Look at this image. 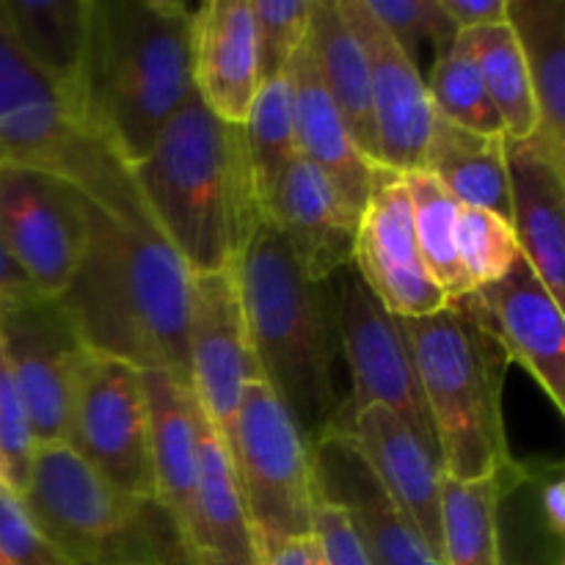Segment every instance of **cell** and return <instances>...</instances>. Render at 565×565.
Here are the masks:
<instances>
[{
  "instance_id": "cb8c5ba5",
  "label": "cell",
  "mask_w": 565,
  "mask_h": 565,
  "mask_svg": "<svg viewBox=\"0 0 565 565\" xmlns=\"http://www.w3.org/2000/svg\"><path fill=\"white\" fill-rule=\"evenodd\" d=\"M290 86L292 130H296V147L307 163H312L337 196L348 204L356 215H362L373 182V166L353 143L345 121L337 114L318 70H315L309 42L298 47L290 66L285 72Z\"/></svg>"
},
{
  "instance_id": "ac0fdd59",
  "label": "cell",
  "mask_w": 565,
  "mask_h": 565,
  "mask_svg": "<svg viewBox=\"0 0 565 565\" xmlns=\"http://www.w3.org/2000/svg\"><path fill=\"white\" fill-rule=\"evenodd\" d=\"M263 210L265 221L285 237L309 279L329 281L351 265L359 215L301 154L276 182Z\"/></svg>"
},
{
  "instance_id": "7bdbcfd3",
  "label": "cell",
  "mask_w": 565,
  "mask_h": 565,
  "mask_svg": "<svg viewBox=\"0 0 565 565\" xmlns=\"http://www.w3.org/2000/svg\"><path fill=\"white\" fill-rule=\"evenodd\" d=\"M36 296H42V292L36 290V285L28 279L25 270L20 268V263L11 257V252L0 241V320Z\"/></svg>"
},
{
  "instance_id": "1f68e13d",
  "label": "cell",
  "mask_w": 565,
  "mask_h": 565,
  "mask_svg": "<svg viewBox=\"0 0 565 565\" xmlns=\"http://www.w3.org/2000/svg\"><path fill=\"white\" fill-rule=\"evenodd\" d=\"M441 563L497 565V472L483 480L441 475Z\"/></svg>"
},
{
  "instance_id": "7a4b0ae2",
  "label": "cell",
  "mask_w": 565,
  "mask_h": 565,
  "mask_svg": "<svg viewBox=\"0 0 565 565\" xmlns=\"http://www.w3.org/2000/svg\"><path fill=\"white\" fill-rule=\"evenodd\" d=\"M191 33L177 0H92L75 114L127 171L196 97Z\"/></svg>"
},
{
  "instance_id": "ba28073f",
  "label": "cell",
  "mask_w": 565,
  "mask_h": 565,
  "mask_svg": "<svg viewBox=\"0 0 565 565\" xmlns=\"http://www.w3.org/2000/svg\"><path fill=\"white\" fill-rule=\"evenodd\" d=\"M226 450L263 552L312 533L318 489L309 445L263 379L243 386Z\"/></svg>"
},
{
  "instance_id": "30bf717a",
  "label": "cell",
  "mask_w": 565,
  "mask_h": 565,
  "mask_svg": "<svg viewBox=\"0 0 565 565\" xmlns=\"http://www.w3.org/2000/svg\"><path fill=\"white\" fill-rule=\"evenodd\" d=\"M99 478L138 500H154L141 370L88 351L72 392L70 439Z\"/></svg>"
},
{
  "instance_id": "e0dca14e",
  "label": "cell",
  "mask_w": 565,
  "mask_h": 565,
  "mask_svg": "<svg viewBox=\"0 0 565 565\" xmlns=\"http://www.w3.org/2000/svg\"><path fill=\"white\" fill-rule=\"evenodd\" d=\"M337 3L367 61L381 166L397 174L423 171L425 147L436 121L428 83L419 75V66L370 14L364 0Z\"/></svg>"
},
{
  "instance_id": "f546056e",
  "label": "cell",
  "mask_w": 565,
  "mask_h": 565,
  "mask_svg": "<svg viewBox=\"0 0 565 565\" xmlns=\"http://www.w3.org/2000/svg\"><path fill=\"white\" fill-rule=\"evenodd\" d=\"M497 565H565V539L546 527L524 461L513 458L497 469Z\"/></svg>"
},
{
  "instance_id": "60d3db41",
  "label": "cell",
  "mask_w": 565,
  "mask_h": 565,
  "mask_svg": "<svg viewBox=\"0 0 565 565\" xmlns=\"http://www.w3.org/2000/svg\"><path fill=\"white\" fill-rule=\"evenodd\" d=\"M533 483L535 505L541 519L555 535L565 539V475L561 461H524Z\"/></svg>"
},
{
  "instance_id": "e575fe53",
  "label": "cell",
  "mask_w": 565,
  "mask_h": 565,
  "mask_svg": "<svg viewBox=\"0 0 565 565\" xmlns=\"http://www.w3.org/2000/svg\"><path fill=\"white\" fill-rule=\"evenodd\" d=\"M458 257L472 292L491 285L522 257L511 221L480 207L458 210Z\"/></svg>"
},
{
  "instance_id": "277c9868",
  "label": "cell",
  "mask_w": 565,
  "mask_h": 565,
  "mask_svg": "<svg viewBox=\"0 0 565 565\" xmlns=\"http://www.w3.org/2000/svg\"><path fill=\"white\" fill-rule=\"evenodd\" d=\"M232 274L259 379L285 403L307 445H312L340 408L334 384L342 353L337 290L331 279H309L268 221L254 232Z\"/></svg>"
},
{
  "instance_id": "52a82bcc",
  "label": "cell",
  "mask_w": 565,
  "mask_h": 565,
  "mask_svg": "<svg viewBox=\"0 0 565 565\" xmlns=\"http://www.w3.org/2000/svg\"><path fill=\"white\" fill-rule=\"evenodd\" d=\"M0 166H31L72 182L121 221H149L132 177L83 130L64 94L25 58L0 14ZM152 224V221H149Z\"/></svg>"
},
{
  "instance_id": "bcb514c9",
  "label": "cell",
  "mask_w": 565,
  "mask_h": 565,
  "mask_svg": "<svg viewBox=\"0 0 565 565\" xmlns=\"http://www.w3.org/2000/svg\"><path fill=\"white\" fill-rule=\"evenodd\" d=\"M0 565H6V563H3V561H0Z\"/></svg>"
},
{
  "instance_id": "4dcf8cb0",
  "label": "cell",
  "mask_w": 565,
  "mask_h": 565,
  "mask_svg": "<svg viewBox=\"0 0 565 565\" xmlns=\"http://www.w3.org/2000/svg\"><path fill=\"white\" fill-rule=\"evenodd\" d=\"M414 207V232H417L419 257L430 279L439 285L447 301L469 296L467 274H463L461 257H458V210L461 204L425 171H408L403 174Z\"/></svg>"
},
{
  "instance_id": "6da1fadb",
  "label": "cell",
  "mask_w": 565,
  "mask_h": 565,
  "mask_svg": "<svg viewBox=\"0 0 565 565\" xmlns=\"http://www.w3.org/2000/svg\"><path fill=\"white\" fill-rule=\"evenodd\" d=\"M191 279L149 221H121L88 204L86 252L55 301L92 353L188 384Z\"/></svg>"
},
{
  "instance_id": "44dd1931",
  "label": "cell",
  "mask_w": 565,
  "mask_h": 565,
  "mask_svg": "<svg viewBox=\"0 0 565 565\" xmlns=\"http://www.w3.org/2000/svg\"><path fill=\"white\" fill-rule=\"evenodd\" d=\"M326 434V430H323ZM375 480L417 524L430 550L441 557V463L412 428L384 406H367L342 430Z\"/></svg>"
},
{
  "instance_id": "b9f144b4",
  "label": "cell",
  "mask_w": 565,
  "mask_h": 565,
  "mask_svg": "<svg viewBox=\"0 0 565 565\" xmlns=\"http://www.w3.org/2000/svg\"><path fill=\"white\" fill-rule=\"evenodd\" d=\"M439 3L458 33L508 20V0H439Z\"/></svg>"
},
{
  "instance_id": "603a6c76",
  "label": "cell",
  "mask_w": 565,
  "mask_h": 565,
  "mask_svg": "<svg viewBox=\"0 0 565 565\" xmlns=\"http://www.w3.org/2000/svg\"><path fill=\"white\" fill-rule=\"evenodd\" d=\"M141 386L147 401L154 500L169 513L182 539L196 500L202 412L191 386L163 370H141Z\"/></svg>"
},
{
  "instance_id": "f6af8a7d",
  "label": "cell",
  "mask_w": 565,
  "mask_h": 565,
  "mask_svg": "<svg viewBox=\"0 0 565 565\" xmlns=\"http://www.w3.org/2000/svg\"><path fill=\"white\" fill-rule=\"evenodd\" d=\"M0 480H3V472H0Z\"/></svg>"
},
{
  "instance_id": "f35d334b",
  "label": "cell",
  "mask_w": 565,
  "mask_h": 565,
  "mask_svg": "<svg viewBox=\"0 0 565 565\" xmlns=\"http://www.w3.org/2000/svg\"><path fill=\"white\" fill-rule=\"evenodd\" d=\"M0 561L6 565H75L36 527L20 494L0 480Z\"/></svg>"
},
{
  "instance_id": "7c38bea8",
  "label": "cell",
  "mask_w": 565,
  "mask_h": 565,
  "mask_svg": "<svg viewBox=\"0 0 565 565\" xmlns=\"http://www.w3.org/2000/svg\"><path fill=\"white\" fill-rule=\"evenodd\" d=\"M0 345L25 406L33 445H66L72 392L88 348L55 298L36 296L0 320Z\"/></svg>"
},
{
  "instance_id": "3957f363",
  "label": "cell",
  "mask_w": 565,
  "mask_h": 565,
  "mask_svg": "<svg viewBox=\"0 0 565 565\" xmlns=\"http://www.w3.org/2000/svg\"><path fill=\"white\" fill-rule=\"evenodd\" d=\"M154 230L191 274L232 270L265 221L241 125L193 97L130 169Z\"/></svg>"
},
{
  "instance_id": "8fae6325",
  "label": "cell",
  "mask_w": 565,
  "mask_h": 565,
  "mask_svg": "<svg viewBox=\"0 0 565 565\" xmlns=\"http://www.w3.org/2000/svg\"><path fill=\"white\" fill-rule=\"evenodd\" d=\"M88 199L72 182L31 166H0V241L28 279L58 298L88 241Z\"/></svg>"
},
{
  "instance_id": "5b68a950",
  "label": "cell",
  "mask_w": 565,
  "mask_h": 565,
  "mask_svg": "<svg viewBox=\"0 0 565 565\" xmlns=\"http://www.w3.org/2000/svg\"><path fill=\"white\" fill-rule=\"evenodd\" d=\"M434 423L441 472L456 480L491 478L511 461L502 419L508 359L458 298L425 318H397Z\"/></svg>"
},
{
  "instance_id": "74e56055",
  "label": "cell",
  "mask_w": 565,
  "mask_h": 565,
  "mask_svg": "<svg viewBox=\"0 0 565 565\" xmlns=\"http://www.w3.org/2000/svg\"><path fill=\"white\" fill-rule=\"evenodd\" d=\"M33 450L36 445H33L25 406H22L20 390L0 345V472H3V483L14 494L25 489Z\"/></svg>"
},
{
  "instance_id": "9c48e42d",
  "label": "cell",
  "mask_w": 565,
  "mask_h": 565,
  "mask_svg": "<svg viewBox=\"0 0 565 565\" xmlns=\"http://www.w3.org/2000/svg\"><path fill=\"white\" fill-rule=\"evenodd\" d=\"M337 276H340L337 326H340V345L351 370L353 392L348 401H340V408L326 430H342L362 408L384 406L395 412L439 458L434 423L425 406L423 386L401 320L386 312L384 303L367 290L353 265H345Z\"/></svg>"
},
{
  "instance_id": "4316f807",
  "label": "cell",
  "mask_w": 565,
  "mask_h": 565,
  "mask_svg": "<svg viewBox=\"0 0 565 565\" xmlns=\"http://www.w3.org/2000/svg\"><path fill=\"white\" fill-rule=\"evenodd\" d=\"M423 171L434 177L461 207H480L511 221L505 136L450 125L436 116L425 147Z\"/></svg>"
},
{
  "instance_id": "83f0119b",
  "label": "cell",
  "mask_w": 565,
  "mask_h": 565,
  "mask_svg": "<svg viewBox=\"0 0 565 565\" xmlns=\"http://www.w3.org/2000/svg\"><path fill=\"white\" fill-rule=\"evenodd\" d=\"M508 25L527 66L535 132L565 160V0H508Z\"/></svg>"
},
{
  "instance_id": "f1b7e54d",
  "label": "cell",
  "mask_w": 565,
  "mask_h": 565,
  "mask_svg": "<svg viewBox=\"0 0 565 565\" xmlns=\"http://www.w3.org/2000/svg\"><path fill=\"white\" fill-rule=\"evenodd\" d=\"M458 39L478 64L486 92L494 103V110L500 114L505 138L522 141V138L533 136L539 130V110H535L522 50H519L508 20L497 22V25L475 28V31H461Z\"/></svg>"
},
{
  "instance_id": "8d00e7d4",
  "label": "cell",
  "mask_w": 565,
  "mask_h": 565,
  "mask_svg": "<svg viewBox=\"0 0 565 565\" xmlns=\"http://www.w3.org/2000/svg\"><path fill=\"white\" fill-rule=\"evenodd\" d=\"M370 14L384 25L397 47L417 64L419 42H434L436 53L458 39V28L445 14L439 0H364Z\"/></svg>"
},
{
  "instance_id": "4fadbf2b",
  "label": "cell",
  "mask_w": 565,
  "mask_h": 565,
  "mask_svg": "<svg viewBox=\"0 0 565 565\" xmlns=\"http://www.w3.org/2000/svg\"><path fill=\"white\" fill-rule=\"evenodd\" d=\"M259 379L241 290L232 270L193 274L188 312V384L215 434L230 445L241 392Z\"/></svg>"
},
{
  "instance_id": "9a60e30c",
  "label": "cell",
  "mask_w": 565,
  "mask_h": 565,
  "mask_svg": "<svg viewBox=\"0 0 565 565\" xmlns=\"http://www.w3.org/2000/svg\"><path fill=\"white\" fill-rule=\"evenodd\" d=\"M480 329L497 342L508 362L535 379L544 395L565 412V318L541 276L524 257L505 276L463 296Z\"/></svg>"
},
{
  "instance_id": "5bb4252c",
  "label": "cell",
  "mask_w": 565,
  "mask_h": 565,
  "mask_svg": "<svg viewBox=\"0 0 565 565\" xmlns=\"http://www.w3.org/2000/svg\"><path fill=\"white\" fill-rule=\"evenodd\" d=\"M351 265L395 318H425L450 303L419 257L414 207L403 174L386 166H373Z\"/></svg>"
},
{
  "instance_id": "d4e9b609",
  "label": "cell",
  "mask_w": 565,
  "mask_h": 565,
  "mask_svg": "<svg viewBox=\"0 0 565 565\" xmlns=\"http://www.w3.org/2000/svg\"><path fill=\"white\" fill-rule=\"evenodd\" d=\"M307 42L315 70H318L337 114L345 121L353 143L370 163L381 166L367 61H364L362 47L348 28L337 0H312Z\"/></svg>"
},
{
  "instance_id": "8992f818",
  "label": "cell",
  "mask_w": 565,
  "mask_h": 565,
  "mask_svg": "<svg viewBox=\"0 0 565 565\" xmlns=\"http://www.w3.org/2000/svg\"><path fill=\"white\" fill-rule=\"evenodd\" d=\"M20 500L75 565H188L180 533L158 500L119 491L66 445L33 450Z\"/></svg>"
},
{
  "instance_id": "836d02e7",
  "label": "cell",
  "mask_w": 565,
  "mask_h": 565,
  "mask_svg": "<svg viewBox=\"0 0 565 565\" xmlns=\"http://www.w3.org/2000/svg\"><path fill=\"white\" fill-rule=\"evenodd\" d=\"M428 94L439 119L475 132L505 136L500 114L494 110V103L486 92L478 64L467 53L461 39L436 53Z\"/></svg>"
},
{
  "instance_id": "7402d4cb",
  "label": "cell",
  "mask_w": 565,
  "mask_h": 565,
  "mask_svg": "<svg viewBox=\"0 0 565 565\" xmlns=\"http://www.w3.org/2000/svg\"><path fill=\"white\" fill-rule=\"evenodd\" d=\"M199 483L182 546L188 565H263V546L243 502L224 439L202 414Z\"/></svg>"
},
{
  "instance_id": "d6a6232c",
  "label": "cell",
  "mask_w": 565,
  "mask_h": 565,
  "mask_svg": "<svg viewBox=\"0 0 565 565\" xmlns=\"http://www.w3.org/2000/svg\"><path fill=\"white\" fill-rule=\"evenodd\" d=\"M243 136H246L259 199L265 204L276 182L285 177L292 160L298 158L296 130H292L290 86H287L285 75L265 81L259 86L252 110H248L246 125H243Z\"/></svg>"
},
{
  "instance_id": "d590c367",
  "label": "cell",
  "mask_w": 565,
  "mask_h": 565,
  "mask_svg": "<svg viewBox=\"0 0 565 565\" xmlns=\"http://www.w3.org/2000/svg\"><path fill=\"white\" fill-rule=\"evenodd\" d=\"M252 11L257 22L259 75L265 83L285 75L307 39L312 0H252Z\"/></svg>"
},
{
  "instance_id": "d6986e66",
  "label": "cell",
  "mask_w": 565,
  "mask_h": 565,
  "mask_svg": "<svg viewBox=\"0 0 565 565\" xmlns=\"http://www.w3.org/2000/svg\"><path fill=\"white\" fill-rule=\"evenodd\" d=\"M511 226L522 257L541 276L557 303H565V160L539 132L505 138Z\"/></svg>"
},
{
  "instance_id": "2e32d148",
  "label": "cell",
  "mask_w": 565,
  "mask_h": 565,
  "mask_svg": "<svg viewBox=\"0 0 565 565\" xmlns=\"http://www.w3.org/2000/svg\"><path fill=\"white\" fill-rule=\"evenodd\" d=\"M309 456L318 497L345 513L370 565H445L348 436L326 430Z\"/></svg>"
},
{
  "instance_id": "ee69618b",
  "label": "cell",
  "mask_w": 565,
  "mask_h": 565,
  "mask_svg": "<svg viewBox=\"0 0 565 565\" xmlns=\"http://www.w3.org/2000/svg\"><path fill=\"white\" fill-rule=\"evenodd\" d=\"M263 565H329V563H326L320 541L315 539V533H309V535H296V539L281 541V544H276L274 550L263 552Z\"/></svg>"
},
{
  "instance_id": "ab89813d",
  "label": "cell",
  "mask_w": 565,
  "mask_h": 565,
  "mask_svg": "<svg viewBox=\"0 0 565 565\" xmlns=\"http://www.w3.org/2000/svg\"><path fill=\"white\" fill-rule=\"evenodd\" d=\"M312 533L320 541V546H323L326 563L329 565H370L345 513L337 505H331V502L320 500V497L315 502Z\"/></svg>"
},
{
  "instance_id": "ffe728a7",
  "label": "cell",
  "mask_w": 565,
  "mask_h": 565,
  "mask_svg": "<svg viewBox=\"0 0 565 565\" xmlns=\"http://www.w3.org/2000/svg\"><path fill=\"white\" fill-rule=\"evenodd\" d=\"M193 88L204 108L246 125L263 86L252 0H207L193 9Z\"/></svg>"
},
{
  "instance_id": "484cf974",
  "label": "cell",
  "mask_w": 565,
  "mask_h": 565,
  "mask_svg": "<svg viewBox=\"0 0 565 565\" xmlns=\"http://www.w3.org/2000/svg\"><path fill=\"white\" fill-rule=\"evenodd\" d=\"M0 14L17 47L75 110L92 0H0Z\"/></svg>"
}]
</instances>
